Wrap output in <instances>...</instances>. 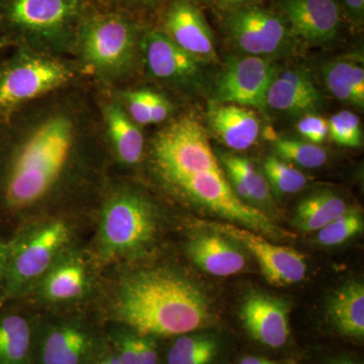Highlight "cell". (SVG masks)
Instances as JSON below:
<instances>
[{
	"mask_svg": "<svg viewBox=\"0 0 364 364\" xmlns=\"http://www.w3.org/2000/svg\"><path fill=\"white\" fill-rule=\"evenodd\" d=\"M141 53L151 75L167 85L189 87L202 78L205 63L184 51L158 28L145 31Z\"/></svg>",
	"mask_w": 364,
	"mask_h": 364,
	"instance_id": "obj_15",
	"label": "cell"
},
{
	"mask_svg": "<svg viewBox=\"0 0 364 364\" xmlns=\"http://www.w3.org/2000/svg\"><path fill=\"white\" fill-rule=\"evenodd\" d=\"M363 227L364 220L360 210L349 207L343 215L318 230L316 240L323 246L340 245L360 234Z\"/></svg>",
	"mask_w": 364,
	"mask_h": 364,
	"instance_id": "obj_31",
	"label": "cell"
},
{
	"mask_svg": "<svg viewBox=\"0 0 364 364\" xmlns=\"http://www.w3.org/2000/svg\"><path fill=\"white\" fill-rule=\"evenodd\" d=\"M217 156L235 193L240 200L261 212L272 208L269 184L263 172L251 160L222 151L218 152Z\"/></svg>",
	"mask_w": 364,
	"mask_h": 364,
	"instance_id": "obj_24",
	"label": "cell"
},
{
	"mask_svg": "<svg viewBox=\"0 0 364 364\" xmlns=\"http://www.w3.org/2000/svg\"><path fill=\"white\" fill-rule=\"evenodd\" d=\"M38 54L26 48L0 66V123L33 100L66 85L75 75L64 62Z\"/></svg>",
	"mask_w": 364,
	"mask_h": 364,
	"instance_id": "obj_10",
	"label": "cell"
},
{
	"mask_svg": "<svg viewBox=\"0 0 364 364\" xmlns=\"http://www.w3.org/2000/svg\"><path fill=\"white\" fill-rule=\"evenodd\" d=\"M168 219L142 184L111 171L98 195L86 249L100 272L149 257L161 252Z\"/></svg>",
	"mask_w": 364,
	"mask_h": 364,
	"instance_id": "obj_3",
	"label": "cell"
},
{
	"mask_svg": "<svg viewBox=\"0 0 364 364\" xmlns=\"http://www.w3.org/2000/svg\"><path fill=\"white\" fill-rule=\"evenodd\" d=\"M107 344L121 364H160L162 340L143 335L128 326L105 322Z\"/></svg>",
	"mask_w": 364,
	"mask_h": 364,
	"instance_id": "obj_26",
	"label": "cell"
},
{
	"mask_svg": "<svg viewBox=\"0 0 364 364\" xmlns=\"http://www.w3.org/2000/svg\"><path fill=\"white\" fill-rule=\"evenodd\" d=\"M296 130L305 141L317 145L324 142L327 136H329V124L327 119L316 114L301 116L296 124Z\"/></svg>",
	"mask_w": 364,
	"mask_h": 364,
	"instance_id": "obj_34",
	"label": "cell"
},
{
	"mask_svg": "<svg viewBox=\"0 0 364 364\" xmlns=\"http://www.w3.org/2000/svg\"><path fill=\"white\" fill-rule=\"evenodd\" d=\"M158 28L203 63L218 59L214 33L193 0H169L160 13Z\"/></svg>",
	"mask_w": 364,
	"mask_h": 364,
	"instance_id": "obj_14",
	"label": "cell"
},
{
	"mask_svg": "<svg viewBox=\"0 0 364 364\" xmlns=\"http://www.w3.org/2000/svg\"><path fill=\"white\" fill-rule=\"evenodd\" d=\"M159 254L102 270L93 308L102 322L161 340L212 324V306L202 287L182 268L158 260Z\"/></svg>",
	"mask_w": 364,
	"mask_h": 364,
	"instance_id": "obj_2",
	"label": "cell"
},
{
	"mask_svg": "<svg viewBox=\"0 0 364 364\" xmlns=\"http://www.w3.org/2000/svg\"><path fill=\"white\" fill-rule=\"evenodd\" d=\"M86 243L62 254L21 299L42 312L93 310L102 272L91 259Z\"/></svg>",
	"mask_w": 364,
	"mask_h": 364,
	"instance_id": "obj_8",
	"label": "cell"
},
{
	"mask_svg": "<svg viewBox=\"0 0 364 364\" xmlns=\"http://www.w3.org/2000/svg\"><path fill=\"white\" fill-rule=\"evenodd\" d=\"M4 0H0V4H1V2H4Z\"/></svg>",
	"mask_w": 364,
	"mask_h": 364,
	"instance_id": "obj_46",
	"label": "cell"
},
{
	"mask_svg": "<svg viewBox=\"0 0 364 364\" xmlns=\"http://www.w3.org/2000/svg\"><path fill=\"white\" fill-rule=\"evenodd\" d=\"M323 81L333 97L363 111L364 67L363 55L351 54L328 62Z\"/></svg>",
	"mask_w": 364,
	"mask_h": 364,
	"instance_id": "obj_25",
	"label": "cell"
},
{
	"mask_svg": "<svg viewBox=\"0 0 364 364\" xmlns=\"http://www.w3.org/2000/svg\"><path fill=\"white\" fill-rule=\"evenodd\" d=\"M172 112L171 104L159 93L152 92L151 100V124H161L166 121Z\"/></svg>",
	"mask_w": 364,
	"mask_h": 364,
	"instance_id": "obj_37",
	"label": "cell"
},
{
	"mask_svg": "<svg viewBox=\"0 0 364 364\" xmlns=\"http://www.w3.org/2000/svg\"><path fill=\"white\" fill-rule=\"evenodd\" d=\"M349 207L331 191H318L301 198L294 212V226L301 232H318L343 215Z\"/></svg>",
	"mask_w": 364,
	"mask_h": 364,
	"instance_id": "obj_28",
	"label": "cell"
},
{
	"mask_svg": "<svg viewBox=\"0 0 364 364\" xmlns=\"http://www.w3.org/2000/svg\"><path fill=\"white\" fill-rule=\"evenodd\" d=\"M161 343L160 364H219L225 343L219 334L205 329L186 333Z\"/></svg>",
	"mask_w": 364,
	"mask_h": 364,
	"instance_id": "obj_23",
	"label": "cell"
},
{
	"mask_svg": "<svg viewBox=\"0 0 364 364\" xmlns=\"http://www.w3.org/2000/svg\"><path fill=\"white\" fill-rule=\"evenodd\" d=\"M208 226L245 246L257 259L270 284L287 287L305 279L308 269L305 257L294 249L270 243L261 234L236 225L208 223Z\"/></svg>",
	"mask_w": 364,
	"mask_h": 364,
	"instance_id": "obj_13",
	"label": "cell"
},
{
	"mask_svg": "<svg viewBox=\"0 0 364 364\" xmlns=\"http://www.w3.org/2000/svg\"><path fill=\"white\" fill-rule=\"evenodd\" d=\"M196 4H210V2L214 1V0H193Z\"/></svg>",
	"mask_w": 364,
	"mask_h": 364,
	"instance_id": "obj_45",
	"label": "cell"
},
{
	"mask_svg": "<svg viewBox=\"0 0 364 364\" xmlns=\"http://www.w3.org/2000/svg\"><path fill=\"white\" fill-rule=\"evenodd\" d=\"M79 97L14 112L0 123V235L44 215L95 205L112 170L109 148Z\"/></svg>",
	"mask_w": 364,
	"mask_h": 364,
	"instance_id": "obj_1",
	"label": "cell"
},
{
	"mask_svg": "<svg viewBox=\"0 0 364 364\" xmlns=\"http://www.w3.org/2000/svg\"><path fill=\"white\" fill-rule=\"evenodd\" d=\"M40 315L25 299L0 306V364H35Z\"/></svg>",
	"mask_w": 364,
	"mask_h": 364,
	"instance_id": "obj_17",
	"label": "cell"
},
{
	"mask_svg": "<svg viewBox=\"0 0 364 364\" xmlns=\"http://www.w3.org/2000/svg\"><path fill=\"white\" fill-rule=\"evenodd\" d=\"M107 129V147L114 164L133 168L145 159V139L138 124L119 104L105 105L102 111Z\"/></svg>",
	"mask_w": 364,
	"mask_h": 364,
	"instance_id": "obj_22",
	"label": "cell"
},
{
	"mask_svg": "<svg viewBox=\"0 0 364 364\" xmlns=\"http://www.w3.org/2000/svg\"><path fill=\"white\" fill-rule=\"evenodd\" d=\"M107 344L93 310L42 312L35 364H90Z\"/></svg>",
	"mask_w": 364,
	"mask_h": 364,
	"instance_id": "obj_9",
	"label": "cell"
},
{
	"mask_svg": "<svg viewBox=\"0 0 364 364\" xmlns=\"http://www.w3.org/2000/svg\"><path fill=\"white\" fill-rule=\"evenodd\" d=\"M347 20L356 30H361L364 23V0H338Z\"/></svg>",
	"mask_w": 364,
	"mask_h": 364,
	"instance_id": "obj_36",
	"label": "cell"
},
{
	"mask_svg": "<svg viewBox=\"0 0 364 364\" xmlns=\"http://www.w3.org/2000/svg\"><path fill=\"white\" fill-rule=\"evenodd\" d=\"M208 123L215 138L232 150H247L259 136V117L242 105L214 102L208 107Z\"/></svg>",
	"mask_w": 364,
	"mask_h": 364,
	"instance_id": "obj_21",
	"label": "cell"
},
{
	"mask_svg": "<svg viewBox=\"0 0 364 364\" xmlns=\"http://www.w3.org/2000/svg\"><path fill=\"white\" fill-rule=\"evenodd\" d=\"M323 102L311 74L299 67L279 69L268 88L267 107L291 116L316 114Z\"/></svg>",
	"mask_w": 364,
	"mask_h": 364,
	"instance_id": "obj_19",
	"label": "cell"
},
{
	"mask_svg": "<svg viewBox=\"0 0 364 364\" xmlns=\"http://www.w3.org/2000/svg\"><path fill=\"white\" fill-rule=\"evenodd\" d=\"M328 364H361L358 361L353 360L351 358H341L334 359V360L330 361Z\"/></svg>",
	"mask_w": 364,
	"mask_h": 364,
	"instance_id": "obj_42",
	"label": "cell"
},
{
	"mask_svg": "<svg viewBox=\"0 0 364 364\" xmlns=\"http://www.w3.org/2000/svg\"><path fill=\"white\" fill-rule=\"evenodd\" d=\"M219 9L222 11H228V9H237L246 6H252L257 4L259 0H214Z\"/></svg>",
	"mask_w": 364,
	"mask_h": 364,
	"instance_id": "obj_39",
	"label": "cell"
},
{
	"mask_svg": "<svg viewBox=\"0 0 364 364\" xmlns=\"http://www.w3.org/2000/svg\"><path fill=\"white\" fill-rule=\"evenodd\" d=\"M90 364H111V359H109V345L105 344L104 349L100 351L97 358L93 359L92 363Z\"/></svg>",
	"mask_w": 364,
	"mask_h": 364,
	"instance_id": "obj_41",
	"label": "cell"
},
{
	"mask_svg": "<svg viewBox=\"0 0 364 364\" xmlns=\"http://www.w3.org/2000/svg\"><path fill=\"white\" fill-rule=\"evenodd\" d=\"M92 4L88 0H4L0 37L43 50L71 47Z\"/></svg>",
	"mask_w": 364,
	"mask_h": 364,
	"instance_id": "obj_7",
	"label": "cell"
},
{
	"mask_svg": "<svg viewBox=\"0 0 364 364\" xmlns=\"http://www.w3.org/2000/svg\"><path fill=\"white\" fill-rule=\"evenodd\" d=\"M263 174L277 195H294L306 188L308 178L303 172L277 155H270L263 163Z\"/></svg>",
	"mask_w": 364,
	"mask_h": 364,
	"instance_id": "obj_29",
	"label": "cell"
},
{
	"mask_svg": "<svg viewBox=\"0 0 364 364\" xmlns=\"http://www.w3.org/2000/svg\"><path fill=\"white\" fill-rule=\"evenodd\" d=\"M152 90L129 91L124 95L128 114L138 126L151 124V100Z\"/></svg>",
	"mask_w": 364,
	"mask_h": 364,
	"instance_id": "obj_33",
	"label": "cell"
},
{
	"mask_svg": "<svg viewBox=\"0 0 364 364\" xmlns=\"http://www.w3.org/2000/svg\"><path fill=\"white\" fill-rule=\"evenodd\" d=\"M242 324L251 338L272 349L284 347L291 335L289 306L270 294H249L240 310Z\"/></svg>",
	"mask_w": 364,
	"mask_h": 364,
	"instance_id": "obj_18",
	"label": "cell"
},
{
	"mask_svg": "<svg viewBox=\"0 0 364 364\" xmlns=\"http://www.w3.org/2000/svg\"><path fill=\"white\" fill-rule=\"evenodd\" d=\"M277 4L296 39L312 46L337 39L342 21L338 0H277Z\"/></svg>",
	"mask_w": 364,
	"mask_h": 364,
	"instance_id": "obj_16",
	"label": "cell"
},
{
	"mask_svg": "<svg viewBox=\"0 0 364 364\" xmlns=\"http://www.w3.org/2000/svg\"><path fill=\"white\" fill-rule=\"evenodd\" d=\"M88 1L97 6H112V0H88Z\"/></svg>",
	"mask_w": 364,
	"mask_h": 364,
	"instance_id": "obj_43",
	"label": "cell"
},
{
	"mask_svg": "<svg viewBox=\"0 0 364 364\" xmlns=\"http://www.w3.org/2000/svg\"><path fill=\"white\" fill-rule=\"evenodd\" d=\"M277 70L272 59L247 55L230 60L218 78L215 102L267 111L268 88Z\"/></svg>",
	"mask_w": 364,
	"mask_h": 364,
	"instance_id": "obj_12",
	"label": "cell"
},
{
	"mask_svg": "<svg viewBox=\"0 0 364 364\" xmlns=\"http://www.w3.org/2000/svg\"><path fill=\"white\" fill-rule=\"evenodd\" d=\"M274 149L277 156L304 168H320L328 160V152L325 148L308 141L277 138L274 141Z\"/></svg>",
	"mask_w": 364,
	"mask_h": 364,
	"instance_id": "obj_30",
	"label": "cell"
},
{
	"mask_svg": "<svg viewBox=\"0 0 364 364\" xmlns=\"http://www.w3.org/2000/svg\"><path fill=\"white\" fill-rule=\"evenodd\" d=\"M151 176L164 193L184 205L202 208L273 239L294 237L274 224L269 215L238 198L215 151L166 165Z\"/></svg>",
	"mask_w": 364,
	"mask_h": 364,
	"instance_id": "obj_4",
	"label": "cell"
},
{
	"mask_svg": "<svg viewBox=\"0 0 364 364\" xmlns=\"http://www.w3.org/2000/svg\"><path fill=\"white\" fill-rule=\"evenodd\" d=\"M145 31L127 11L92 4L79 26L74 46L98 75L117 80L133 70Z\"/></svg>",
	"mask_w": 364,
	"mask_h": 364,
	"instance_id": "obj_6",
	"label": "cell"
},
{
	"mask_svg": "<svg viewBox=\"0 0 364 364\" xmlns=\"http://www.w3.org/2000/svg\"><path fill=\"white\" fill-rule=\"evenodd\" d=\"M184 252L196 267L214 277H231L246 267L244 253L220 234L191 237L184 245Z\"/></svg>",
	"mask_w": 364,
	"mask_h": 364,
	"instance_id": "obj_20",
	"label": "cell"
},
{
	"mask_svg": "<svg viewBox=\"0 0 364 364\" xmlns=\"http://www.w3.org/2000/svg\"><path fill=\"white\" fill-rule=\"evenodd\" d=\"M169 0H112V6L135 16L140 14H152L160 11Z\"/></svg>",
	"mask_w": 364,
	"mask_h": 364,
	"instance_id": "obj_35",
	"label": "cell"
},
{
	"mask_svg": "<svg viewBox=\"0 0 364 364\" xmlns=\"http://www.w3.org/2000/svg\"><path fill=\"white\" fill-rule=\"evenodd\" d=\"M330 322L341 336L360 341L364 337V286L352 280L337 289L328 305Z\"/></svg>",
	"mask_w": 364,
	"mask_h": 364,
	"instance_id": "obj_27",
	"label": "cell"
},
{
	"mask_svg": "<svg viewBox=\"0 0 364 364\" xmlns=\"http://www.w3.org/2000/svg\"><path fill=\"white\" fill-rule=\"evenodd\" d=\"M238 364H287L282 363V361L273 360L262 356L247 355L245 358H241Z\"/></svg>",
	"mask_w": 364,
	"mask_h": 364,
	"instance_id": "obj_40",
	"label": "cell"
},
{
	"mask_svg": "<svg viewBox=\"0 0 364 364\" xmlns=\"http://www.w3.org/2000/svg\"><path fill=\"white\" fill-rule=\"evenodd\" d=\"M109 345V344H107ZM109 359H111V364H121L119 363V361L117 360V358H116V355H114V352L112 351V349L109 348Z\"/></svg>",
	"mask_w": 364,
	"mask_h": 364,
	"instance_id": "obj_44",
	"label": "cell"
},
{
	"mask_svg": "<svg viewBox=\"0 0 364 364\" xmlns=\"http://www.w3.org/2000/svg\"><path fill=\"white\" fill-rule=\"evenodd\" d=\"M222 25L233 45L250 56L289 54L298 42L277 11L257 4L223 11Z\"/></svg>",
	"mask_w": 364,
	"mask_h": 364,
	"instance_id": "obj_11",
	"label": "cell"
},
{
	"mask_svg": "<svg viewBox=\"0 0 364 364\" xmlns=\"http://www.w3.org/2000/svg\"><path fill=\"white\" fill-rule=\"evenodd\" d=\"M9 243L4 237L0 235V306L4 301V294L9 282Z\"/></svg>",
	"mask_w": 364,
	"mask_h": 364,
	"instance_id": "obj_38",
	"label": "cell"
},
{
	"mask_svg": "<svg viewBox=\"0 0 364 364\" xmlns=\"http://www.w3.org/2000/svg\"><path fill=\"white\" fill-rule=\"evenodd\" d=\"M328 124L330 138L339 146L349 148L363 146V133L358 114L344 109L333 114Z\"/></svg>",
	"mask_w": 364,
	"mask_h": 364,
	"instance_id": "obj_32",
	"label": "cell"
},
{
	"mask_svg": "<svg viewBox=\"0 0 364 364\" xmlns=\"http://www.w3.org/2000/svg\"><path fill=\"white\" fill-rule=\"evenodd\" d=\"M95 205L32 220L6 239L9 274L1 305L25 298L62 254L88 241L95 224Z\"/></svg>",
	"mask_w": 364,
	"mask_h": 364,
	"instance_id": "obj_5",
	"label": "cell"
}]
</instances>
